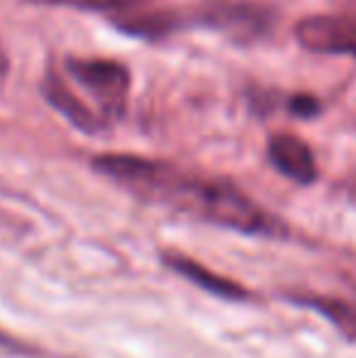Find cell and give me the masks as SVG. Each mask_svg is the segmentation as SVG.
I'll return each instance as SVG.
<instances>
[{
  "label": "cell",
  "instance_id": "1",
  "mask_svg": "<svg viewBox=\"0 0 356 358\" xmlns=\"http://www.w3.org/2000/svg\"><path fill=\"white\" fill-rule=\"evenodd\" d=\"M93 169L122 183L134 195L173 208L183 215L213 222L242 234H271L273 220L244 193L225 180L190 176L169 164L132 154H103L93 159Z\"/></svg>",
  "mask_w": 356,
  "mask_h": 358
},
{
  "label": "cell",
  "instance_id": "2",
  "mask_svg": "<svg viewBox=\"0 0 356 358\" xmlns=\"http://www.w3.org/2000/svg\"><path fill=\"white\" fill-rule=\"evenodd\" d=\"M66 73L88 90L90 98L98 103L100 117L105 124L124 115L129 93V71L110 59H66Z\"/></svg>",
  "mask_w": 356,
  "mask_h": 358
},
{
  "label": "cell",
  "instance_id": "3",
  "mask_svg": "<svg viewBox=\"0 0 356 358\" xmlns=\"http://www.w3.org/2000/svg\"><path fill=\"white\" fill-rule=\"evenodd\" d=\"M300 47L315 54H342L356 59V20L342 15H310L295 24Z\"/></svg>",
  "mask_w": 356,
  "mask_h": 358
},
{
  "label": "cell",
  "instance_id": "4",
  "mask_svg": "<svg viewBox=\"0 0 356 358\" xmlns=\"http://www.w3.org/2000/svg\"><path fill=\"white\" fill-rule=\"evenodd\" d=\"M188 22L205 24V27H213L229 34L237 42H247V39L259 37L266 29L269 15L259 8H252V5L218 3V5H208V8H200L198 13H185V24Z\"/></svg>",
  "mask_w": 356,
  "mask_h": 358
},
{
  "label": "cell",
  "instance_id": "5",
  "mask_svg": "<svg viewBox=\"0 0 356 358\" xmlns=\"http://www.w3.org/2000/svg\"><path fill=\"white\" fill-rule=\"evenodd\" d=\"M42 95L47 98V103L52 105L54 110H59V113H62L64 117L73 124V127L81 129V132L95 134L103 127H108V124L100 120V115L93 113V110H90L88 105L83 103V100L78 98L71 88H69L66 80H64L57 71H49L47 76H44Z\"/></svg>",
  "mask_w": 356,
  "mask_h": 358
},
{
  "label": "cell",
  "instance_id": "6",
  "mask_svg": "<svg viewBox=\"0 0 356 358\" xmlns=\"http://www.w3.org/2000/svg\"><path fill=\"white\" fill-rule=\"evenodd\" d=\"M269 159L283 176L295 183H313L318 178V164L303 139L293 134H276L269 142Z\"/></svg>",
  "mask_w": 356,
  "mask_h": 358
},
{
  "label": "cell",
  "instance_id": "7",
  "mask_svg": "<svg viewBox=\"0 0 356 358\" xmlns=\"http://www.w3.org/2000/svg\"><path fill=\"white\" fill-rule=\"evenodd\" d=\"M164 261L169 264V268H173L176 273L183 275V278H188L190 283L200 285L203 290L213 292V295H220V297H225V300H244V295H247V290H244L242 285H237L229 278H222V275L203 268V266L195 264L193 259H185V256H164Z\"/></svg>",
  "mask_w": 356,
  "mask_h": 358
},
{
  "label": "cell",
  "instance_id": "8",
  "mask_svg": "<svg viewBox=\"0 0 356 358\" xmlns=\"http://www.w3.org/2000/svg\"><path fill=\"white\" fill-rule=\"evenodd\" d=\"M305 307H313V310L322 312L325 317H327L329 322H334V324L339 327V331L347 336H356V310L354 307H349L347 302L342 300H325V297H313V300H308V297H303Z\"/></svg>",
  "mask_w": 356,
  "mask_h": 358
},
{
  "label": "cell",
  "instance_id": "9",
  "mask_svg": "<svg viewBox=\"0 0 356 358\" xmlns=\"http://www.w3.org/2000/svg\"><path fill=\"white\" fill-rule=\"evenodd\" d=\"M39 5H59V8H76V10H93V13H115L124 15L139 3V0H29Z\"/></svg>",
  "mask_w": 356,
  "mask_h": 358
},
{
  "label": "cell",
  "instance_id": "10",
  "mask_svg": "<svg viewBox=\"0 0 356 358\" xmlns=\"http://www.w3.org/2000/svg\"><path fill=\"white\" fill-rule=\"evenodd\" d=\"M290 113L298 115V117H315L320 113V103L310 95H298V98L290 100Z\"/></svg>",
  "mask_w": 356,
  "mask_h": 358
},
{
  "label": "cell",
  "instance_id": "11",
  "mask_svg": "<svg viewBox=\"0 0 356 358\" xmlns=\"http://www.w3.org/2000/svg\"><path fill=\"white\" fill-rule=\"evenodd\" d=\"M8 69H10V62H8V54H5L3 44H0V88H3L5 78H8Z\"/></svg>",
  "mask_w": 356,
  "mask_h": 358
}]
</instances>
